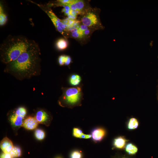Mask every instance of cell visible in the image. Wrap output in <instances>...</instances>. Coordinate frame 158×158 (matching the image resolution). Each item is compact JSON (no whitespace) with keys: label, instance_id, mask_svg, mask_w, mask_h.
I'll use <instances>...</instances> for the list:
<instances>
[{"label":"cell","instance_id":"cell-1","mask_svg":"<svg viewBox=\"0 0 158 158\" xmlns=\"http://www.w3.org/2000/svg\"><path fill=\"white\" fill-rule=\"evenodd\" d=\"M41 55L39 44L6 64L4 72L21 80L39 75L41 72Z\"/></svg>","mask_w":158,"mask_h":158},{"label":"cell","instance_id":"cell-2","mask_svg":"<svg viewBox=\"0 0 158 158\" xmlns=\"http://www.w3.org/2000/svg\"><path fill=\"white\" fill-rule=\"evenodd\" d=\"M37 44L34 40L23 35H10L0 46L1 61L6 65L15 61L23 52Z\"/></svg>","mask_w":158,"mask_h":158},{"label":"cell","instance_id":"cell-3","mask_svg":"<svg viewBox=\"0 0 158 158\" xmlns=\"http://www.w3.org/2000/svg\"><path fill=\"white\" fill-rule=\"evenodd\" d=\"M82 86L80 84L74 87H62V93L58 101L59 105L71 109L81 106L83 99Z\"/></svg>","mask_w":158,"mask_h":158},{"label":"cell","instance_id":"cell-4","mask_svg":"<svg viewBox=\"0 0 158 158\" xmlns=\"http://www.w3.org/2000/svg\"><path fill=\"white\" fill-rule=\"evenodd\" d=\"M100 10L98 8L88 7L85 11L81 17L83 24L94 30H103L104 27L102 25L100 18Z\"/></svg>","mask_w":158,"mask_h":158},{"label":"cell","instance_id":"cell-5","mask_svg":"<svg viewBox=\"0 0 158 158\" xmlns=\"http://www.w3.org/2000/svg\"><path fill=\"white\" fill-rule=\"evenodd\" d=\"M38 5L48 16L57 30L65 38H66V32L67 30L62 20L56 16L51 9L41 5L39 4Z\"/></svg>","mask_w":158,"mask_h":158},{"label":"cell","instance_id":"cell-6","mask_svg":"<svg viewBox=\"0 0 158 158\" xmlns=\"http://www.w3.org/2000/svg\"><path fill=\"white\" fill-rule=\"evenodd\" d=\"M26 113V110L24 107H18L10 116V119L11 123L13 126L17 127L22 126L23 118Z\"/></svg>","mask_w":158,"mask_h":158},{"label":"cell","instance_id":"cell-7","mask_svg":"<svg viewBox=\"0 0 158 158\" xmlns=\"http://www.w3.org/2000/svg\"><path fill=\"white\" fill-rule=\"evenodd\" d=\"M67 6L71 9L80 12L84 11L88 8L87 6L86 2L83 0H75L73 3L63 6Z\"/></svg>","mask_w":158,"mask_h":158},{"label":"cell","instance_id":"cell-8","mask_svg":"<svg viewBox=\"0 0 158 158\" xmlns=\"http://www.w3.org/2000/svg\"><path fill=\"white\" fill-rule=\"evenodd\" d=\"M105 130L101 128H97L93 129L91 132L92 140L95 142L101 141L106 134Z\"/></svg>","mask_w":158,"mask_h":158},{"label":"cell","instance_id":"cell-9","mask_svg":"<svg viewBox=\"0 0 158 158\" xmlns=\"http://www.w3.org/2000/svg\"><path fill=\"white\" fill-rule=\"evenodd\" d=\"M38 123L35 117L29 116L25 120L22 126L28 130H32L36 128Z\"/></svg>","mask_w":158,"mask_h":158},{"label":"cell","instance_id":"cell-10","mask_svg":"<svg viewBox=\"0 0 158 158\" xmlns=\"http://www.w3.org/2000/svg\"><path fill=\"white\" fill-rule=\"evenodd\" d=\"M39 123L47 125L50 120V116L48 114L43 110L38 111L35 117Z\"/></svg>","mask_w":158,"mask_h":158},{"label":"cell","instance_id":"cell-11","mask_svg":"<svg viewBox=\"0 0 158 158\" xmlns=\"http://www.w3.org/2000/svg\"><path fill=\"white\" fill-rule=\"evenodd\" d=\"M11 140L7 137L4 138L1 142L0 148L5 153H10L13 148Z\"/></svg>","mask_w":158,"mask_h":158},{"label":"cell","instance_id":"cell-12","mask_svg":"<svg viewBox=\"0 0 158 158\" xmlns=\"http://www.w3.org/2000/svg\"><path fill=\"white\" fill-rule=\"evenodd\" d=\"M127 141V140L124 137H118L114 139L113 145L116 148L122 149L125 147Z\"/></svg>","mask_w":158,"mask_h":158},{"label":"cell","instance_id":"cell-13","mask_svg":"<svg viewBox=\"0 0 158 158\" xmlns=\"http://www.w3.org/2000/svg\"><path fill=\"white\" fill-rule=\"evenodd\" d=\"M68 81L71 85L77 86L80 85L81 81V78L78 74H73L70 76Z\"/></svg>","mask_w":158,"mask_h":158},{"label":"cell","instance_id":"cell-14","mask_svg":"<svg viewBox=\"0 0 158 158\" xmlns=\"http://www.w3.org/2000/svg\"><path fill=\"white\" fill-rule=\"evenodd\" d=\"M58 63L60 66L69 65L71 62V58L69 56L62 55L60 56L58 59Z\"/></svg>","mask_w":158,"mask_h":158},{"label":"cell","instance_id":"cell-15","mask_svg":"<svg viewBox=\"0 0 158 158\" xmlns=\"http://www.w3.org/2000/svg\"><path fill=\"white\" fill-rule=\"evenodd\" d=\"M8 20L7 16L4 12L3 6L0 3V25L1 26L5 25Z\"/></svg>","mask_w":158,"mask_h":158},{"label":"cell","instance_id":"cell-16","mask_svg":"<svg viewBox=\"0 0 158 158\" xmlns=\"http://www.w3.org/2000/svg\"><path fill=\"white\" fill-rule=\"evenodd\" d=\"M68 43L67 40L64 38L59 39L56 44V47L59 50H62L66 49L68 46Z\"/></svg>","mask_w":158,"mask_h":158},{"label":"cell","instance_id":"cell-17","mask_svg":"<svg viewBox=\"0 0 158 158\" xmlns=\"http://www.w3.org/2000/svg\"><path fill=\"white\" fill-rule=\"evenodd\" d=\"M126 152L129 154L133 155L137 152L138 149L135 145L132 143L128 144L125 148Z\"/></svg>","mask_w":158,"mask_h":158},{"label":"cell","instance_id":"cell-18","mask_svg":"<svg viewBox=\"0 0 158 158\" xmlns=\"http://www.w3.org/2000/svg\"><path fill=\"white\" fill-rule=\"evenodd\" d=\"M138 122L137 120L134 118H132L129 120L128 127L130 130L134 129L138 127Z\"/></svg>","mask_w":158,"mask_h":158},{"label":"cell","instance_id":"cell-19","mask_svg":"<svg viewBox=\"0 0 158 158\" xmlns=\"http://www.w3.org/2000/svg\"><path fill=\"white\" fill-rule=\"evenodd\" d=\"M10 153L13 158L18 157L21 154V150L18 147H13Z\"/></svg>","mask_w":158,"mask_h":158},{"label":"cell","instance_id":"cell-20","mask_svg":"<svg viewBox=\"0 0 158 158\" xmlns=\"http://www.w3.org/2000/svg\"><path fill=\"white\" fill-rule=\"evenodd\" d=\"M35 135L37 139L41 140L44 138L45 133L43 130L40 129H37L35 131Z\"/></svg>","mask_w":158,"mask_h":158},{"label":"cell","instance_id":"cell-21","mask_svg":"<svg viewBox=\"0 0 158 158\" xmlns=\"http://www.w3.org/2000/svg\"><path fill=\"white\" fill-rule=\"evenodd\" d=\"M83 133L82 130L77 128H74L73 131V135L75 137L80 138V137Z\"/></svg>","mask_w":158,"mask_h":158},{"label":"cell","instance_id":"cell-22","mask_svg":"<svg viewBox=\"0 0 158 158\" xmlns=\"http://www.w3.org/2000/svg\"><path fill=\"white\" fill-rule=\"evenodd\" d=\"M82 154L80 151L74 150L72 151L70 154V158H82Z\"/></svg>","mask_w":158,"mask_h":158},{"label":"cell","instance_id":"cell-23","mask_svg":"<svg viewBox=\"0 0 158 158\" xmlns=\"http://www.w3.org/2000/svg\"><path fill=\"white\" fill-rule=\"evenodd\" d=\"M0 158H13L10 153L3 152L1 155Z\"/></svg>","mask_w":158,"mask_h":158},{"label":"cell","instance_id":"cell-24","mask_svg":"<svg viewBox=\"0 0 158 158\" xmlns=\"http://www.w3.org/2000/svg\"><path fill=\"white\" fill-rule=\"evenodd\" d=\"M92 137L91 135L85 134L83 133L81 135L80 138L89 139Z\"/></svg>","mask_w":158,"mask_h":158},{"label":"cell","instance_id":"cell-25","mask_svg":"<svg viewBox=\"0 0 158 158\" xmlns=\"http://www.w3.org/2000/svg\"><path fill=\"white\" fill-rule=\"evenodd\" d=\"M116 158H130L128 157L124 156V155H122L120 156H118L117 157H116Z\"/></svg>","mask_w":158,"mask_h":158},{"label":"cell","instance_id":"cell-26","mask_svg":"<svg viewBox=\"0 0 158 158\" xmlns=\"http://www.w3.org/2000/svg\"><path fill=\"white\" fill-rule=\"evenodd\" d=\"M55 158H61L60 157H56Z\"/></svg>","mask_w":158,"mask_h":158}]
</instances>
